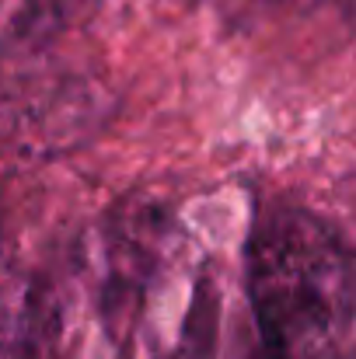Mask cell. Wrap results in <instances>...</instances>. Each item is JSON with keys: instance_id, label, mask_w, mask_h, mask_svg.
<instances>
[{"instance_id": "ba28073f", "label": "cell", "mask_w": 356, "mask_h": 359, "mask_svg": "<svg viewBox=\"0 0 356 359\" xmlns=\"http://www.w3.org/2000/svg\"><path fill=\"white\" fill-rule=\"evenodd\" d=\"M175 4H196V0H175Z\"/></svg>"}, {"instance_id": "9c48e42d", "label": "cell", "mask_w": 356, "mask_h": 359, "mask_svg": "<svg viewBox=\"0 0 356 359\" xmlns=\"http://www.w3.org/2000/svg\"><path fill=\"white\" fill-rule=\"evenodd\" d=\"M0 262H4V251H0Z\"/></svg>"}, {"instance_id": "52a82bcc", "label": "cell", "mask_w": 356, "mask_h": 359, "mask_svg": "<svg viewBox=\"0 0 356 359\" xmlns=\"http://www.w3.org/2000/svg\"><path fill=\"white\" fill-rule=\"evenodd\" d=\"M241 359H279V356H272V353H265V349H262V346H258V342L251 339V346H248V349L241 353Z\"/></svg>"}, {"instance_id": "8992f818", "label": "cell", "mask_w": 356, "mask_h": 359, "mask_svg": "<svg viewBox=\"0 0 356 359\" xmlns=\"http://www.w3.org/2000/svg\"><path fill=\"white\" fill-rule=\"evenodd\" d=\"M18 359H46L42 356V335H28L25 349H18Z\"/></svg>"}, {"instance_id": "7a4b0ae2", "label": "cell", "mask_w": 356, "mask_h": 359, "mask_svg": "<svg viewBox=\"0 0 356 359\" xmlns=\"http://www.w3.org/2000/svg\"><path fill=\"white\" fill-rule=\"evenodd\" d=\"M105 91L74 70L21 67L0 81V136L39 157L88 140L105 119Z\"/></svg>"}, {"instance_id": "6da1fadb", "label": "cell", "mask_w": 356, "mask_h": 359, "mask_svg": "<svg viewBox=\"0 0 356 359\" xmlns=\"http://www.w3.org/2000/svg\"><path fill=\"white\" fill-rule=\"evenodd\" d=\"M244 290L255 342L279 359L332 349L353 311L346 238L301 206H269L244 244Z\"/></svg>"}, {"instance_id": "277c9868", "label": "cell", "mask_w": 356, "mask_h": 359, "mask_svg": "<svg viewBox=\"0 0 356 359\" xmlns=\"http://www.w3.org/2000/svg\"><path fill=\"white\" fill-rule=\"evenodd\" d=\"M91 0H0V53L28 60L53 46Z\"/></svg>"}, {"instance_id": "5b68a950", "label": "cell", "mask_w": 356, "mask_h": 359, "mask_svg": "<svg viewBox=\"0 0 356 359\" xmlns=\"http://www.w3.org/2000/svg\"><path fill=\"white\" fill-rule=\"evenodd\" d=\"M217 335H220V286L210 272H199L182 335L164 359H217Z\"/></svg>"}, {"instance_id": "3957f363", "label": "cell", "mask_w": 356, "mask_h": 359, "mask_svg": "<svg viewBox=\"0 0 356 359\" xmlns=\"http://www.w3.org/2000/svg\"><path fill=\"white\" fill-rule=\"evenodd\" d=\"M164 251V217L154 206H133L105 234V300L112 314L136 304Z\"/></svg>"}]
</instances>
